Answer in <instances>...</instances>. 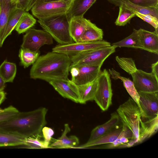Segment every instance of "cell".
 <instances>
[{
    "mask_svg": "<svg viewBox=\"0 0 158 158\" xmlns=\"http://www.w3.org/2000/svg\"><path fill=\"white\" fill-rule=\"evenodd\" d=\"M109 73L111 77L115 80H121L123 82V86L131 98L137 104L140 109L139 104V95L136 89L133 81L129 78L121 76L120 73L113 69H109Z\"/></svg>",
    "mask_w": 158,
    "mask_h": 158,
    "instance_id": "obj_23",
    "label": "cell"
},
{
    "mask_svg": "<svg viewBox=\"0 0 158 158\" xmlns=\"http://www.w3.org/2000/svg\"><path fill=\"white\" fill-rule=\"evenodd\" d=\"M16 66L15 63L4 60L0 65V75L5 82H12L15 76Z\"/></svg>",
    "mask_w": 158,
    "mask_h": 158,
    "instance_id": "obj_30",
    "label": "cell"
},
{
    "mask_svg": "<svg viewBox=\"0 0 158 158\" xmlns=\"http://www.w3.org/2000/svg\"><path fill=\"white\" fill-rule=\"evenodd\" d=\"M110 43L105 40L89 42H75L58 44L52 49V51L63 53L69 56L86 51L110 46Z\"/></svg>",
    "mask_w": 158,
    "mask_h": 158,
    "instance_id": "obj_10",
    "label": "cell"
},
{
    "mask_svg": "<svg viewBox=\"0 0 158 158\" xmlns=\"http://www.w3.org/2000/svg\"><path fill=\"white\" fill-rule=\"evenodd\" d=\"M64 0L66 1H71V2H73V1H74V0Z\"/></svg>",
    "mask_w": 158,
    "mask_h": 158,
    "instance_id": "obj_46",
    "label": "cell"
},
{
    "mask_svg": "<svg viewBox=\"0 0 158 158\" xmlns=\"http://www.w3.org/2000/svg\"><path fill=\"white\" fill-rule=\"evenodd\" d=\"M6 98V94L3 91L0 92V105L3 102Z\"/></svg>",
    "mask_w": 158,
    "mask_h": 158,
    "instance_id": "obj_43",
    "label": "cell"
},
{
    "mask_svg": "<svg viewBox=\"0 0 158 158\" xmlns=\"http://www.w3.org/2000/svg\"><path fill=\"white\" fill-rule=\"evenodd\" d=\"M143 50L158 54V32H151L140 28L138 30Z\"/></svg>",
    "mask_w": 158,
    "mask_h": 158,
    "instance_id": "obj_14",
    "label": "cell"
},
{
    "mask_svg": "<svg viewBox=\"0 0 158 158\" xmlns=\"http://www.w3.org/2000/svg\"><path fill=\"white\" fill-rule=\"evenodd\" d=\"M136 16L152 25L158 32V18L150 14H144L134 11Z\"/></svg>",
    "mask_w": 158,
    "mask_h": 158,
    "instance_id": "obj_35",
    "label": "cell"
},
{
    "mask_svg": "<svg viewBox=\"0 0 158 158\" xmlns=\"http://www.w3.org/2000/svg\"><path fill=\"white\" fill-rule=\"evenodd\" d=\"M72 63L67 55L59 52H48L40 56L33 64L30 73L31 78L48 82L55 80L67 81Z\"/></svg>",
    "mask_w": 158,
    "mask_h": 158,
    "instance_id": "obj_1",
    "label": "cell"
},
{
    "mask_svg": "<svg viewBox=\"0 0 158 158\" xmlns=\"http://www.w3.org/2000/svg\"><path fill=\"white\" fill-rule=\"evenodd\" d=\"M40 137H30L24 139V146L29 148L41 149L48 148L44 144L43 141L40 139Z\"/></svg>",
    "mask_w": 158,
    "mask_h": 158,
    "instance_id": "obj_34",
    "label": "cell"
},
{
    "mask_svg": "<svg viewBox=\"0 0 158 158\" xmlns=\"http://www.w3.org/2000/svg\"><path fill=\"white\" fill-rule=\"evenodd\" d=\"M79 73L71 80L77 85H80L91 82L98 77L102 66L81 65L77 66Z\"/></svg>",
    "mask_w": 158,
    "mask_h": 158,
    "instance_id": "obj_13",
    "label": "cell"
},
{
    "mask_svg": "<svg viewBox=\"0 0 158 158\" xmlns=\"http://www.w3.org/2000/svg\"><path fill=\"white\" fill-rule=\"evenodd\" d=\"M117 63L121 69L131 75L138 92H158V79L152 73L137 69L131 58L121 57Z\"/></svg>",
    "mask_w": 158,
    "mask_h": 158,
    "instance_id": "obj_3",
    "label": "cell"
},
{
    "mask_svg": "<svg viewBox=\"0 0 158 158\" xmlns=\"http://www.w3.org/2000/svg\"><path fill=\"white\" fill-rule=\"evenodd\" d=\"M2 110H3V109H2L1 108H0V112L2 111Z\"/></svg>",
    "mask_w": 158,
    "mask_h": 158,
    "instance_id": "obj_47",
    "label": "cell"
},
{
    "mask_svg": "<svg viewBox=\"0 0 158 158\" xmlns=\"http://www.w3.org/2000/svg\"><path fill=\"white\" fill-rule=\"evenodd\" d=\"M88 20L84 16H74L69 20L70 35L74 42L79 41L86 29Z\"/></svg>",
    "mask_w": 158,
    "mask_h": 158,
    "instance_id": "obj_16",
    "label": "cell"
},
{
    "mask_svg": "<svg viewBox=\"0 0 158 158\" xmlns=\"http://www.w3.org/2000/svg\"><path fill=\"white\" fill-rule=\"evenodd\" d=\"M116 6H122L134 11L144 14H150L158 18V7H142L135 5L127 0H106Z\"/></svg>",
    "mask_w": 158,
    "mask_h": 158,
    "instance_id": "obj_20",
    "label": "cell"
},
{
    "mask_svg": "<svg viewBox=\"0 0 158 158\" xmlns=\"http://www.w3.org/2000/svg\"><path fill=\"white\" fill-rule=\"evenodd\" d=\"M48 109L41 107L33 111L20 112L10 119L0 123V129L24 138L42 137L46 125Z\"/></svg>",
    "mask_w": 158,
    "mask_h": 158,
    "instance_id": "obj_2",
    "label": "cell"
},
{
    "mask_svg": "<svg viewBox=\"0 0 158 158\" xmlns=\"http://www.w3.org/2000/svg\"><path fill=\"white\" fill-rule=\"evenodd\" d=\"M11 2L13 3L16 4L17 3V0H10Z\"/></svg>",
    "mask_w": 158,
    "mask_h": 158,
    "instance_id": "obj_44",
    "label": "cell"
},
{
    "mask_svg": "<svg viewBox=\"0 0 158 158\" xmlns=\"http://www.w3.org/2000/svg\"><path fill=\"white\" fill-rule=\"evenodd\" d=\"M29 0H17L16 6L22 8L25 10L28 4Z\"/></svg>",
    "mask_w": 158,
    "mask_h": 158,
    "instance_id": "obj_39",
    "label": "cell"
},
{
    "mask_svg": "<svg viewBox=\"0 0 158 158\" xmlns=\"http://www.w3.org/2000/svg\"><path fill=\"white\" fill-rule=\"evenodd\" d=\"M102 30L88 19L87 26L79 42H89L103 40Z\"/></svg>",
    "mask_w": 158,
    "mask_h": 158,
    "instance_id": "obj_24",
    "label": "cell"
},
{
    "mask_svg": "<svg viewBox=\"0 0 158 158\" xmlns=\"http://www.w3.org/2000/svg\"><path fill=\"white\" fill-rule=\"evenodd\" d=\"M36 22V19L27 12L25 11L21 16L15 30L19 34L26 32L32 27Z\"/></svg>",
    "mask_w": 158,
    "mask_h": 158,
    "instance_id": "obj_29",
    "label": "cell"
},
{
    "mask_svg": "<svg viewBox=\"0 0 158 158\" xmlns=\"http://www.w3.org/2000/svg\"><path fill=\"white\" fill-rule=\"evenodd\" d=\"M16 6L10 0H4L0 9V48L3 44L2 40L10 14Z\"/></svg>",
    "mask_w": 158,
    "mask_h": 158,
    "instance_id": "obj_19",
    "label": "cell"
},
{
    "mask_svg": "<svg viewBox=\"0 0 158 158\" xmlns=\"http://www.w3.org/2000/svg\"><path fill=\"white\" fill-rule=\"evenodd\" d=\"M123 129V124L118 125L110 131L98 139L90 142H86L75 148H85L90 147L113 143L120 136Z\"/></svg>",
    "mask_w": 158,
    "mask_h": 158,
    "instance_id": "obj_17",
    "label": "cell"
},
{
    "mask_svg": "<svg viewBox=\"0 0 158 158\" xmlns=\"http://www.w3.org/2000/svg\"><path fill=\"white\" fill-rule=\"evenodd\" d=\"M25 11L23 9L18 8L16 6L12 10L10 15L3 36V42L6 38L11 34L21 16Z\"/></svg>",
    "mask_w": 158,
    "mask_h": 158,
    "instance_id": "obj_28",
    "label": "cell"
},
{
    "mask_svg": "<svg viewBox=\"0 0 158 158\" xmlns=\"http://www.w3.org/2000/svg\"><path fill=\"white\" fill-rule=\"evenodd\" d=\"M135 16L134 11L120 6L118 16L115 22V24L118 26H124Z\"/></svg>",
    "mask_w": 158,
    "mask_h": 158,
    "instance_id": "obj_33",
    "label": "cell"
},
{
    "mask_svg": "<svg viewBox=\"0 0 158 158\" xmlns=\"http://www.w3.org/2000/svg\"><path fill=\"white\" fill-rule=\"evenodd\" d=\"M73 2L59 0L35 4L31 10L38 20L47 19L66 15Z\"/></svg>",
    "mask_w": 158,
    "mask_h": 158,
    "instance_id": "obj_6",
    "label": "cell"
},
{
    "mask_svg": "<svg viewBox=\"0 0 158 158\" xmlns=\"http://www.w3.org/2000/svg\"><path fill=\"white\" fill-rule=\"evenodd\" d=\"M111 45L115 48L125 47L143 50L138 30L135 29L129 35L120 41L112 43Z\"/></svg>",
    "mask_w": 158,
    "mask_h": 158,
    "instance_id": "obj_26",
    "label": "cell"
},
{
    "mask_svg": "<svg viewBox=\"0 0 158 158\" xmlns=\"http://www.w3.org/2000/svg\"><path fill=\"white\" fill-rule=\"evenodd\" d=\"M5 82L0 75V92L3 91L5 87Z\"/></svg>",
    "mask_w": 158,
    "mask_h": 158,
    "instance_id": "obj_42",
    "label": "cell"
},
{
    "mask_svg": "<svg viewBox=\"0 0 158 158\" xmlns=\"http://www.w3.org/2000/svg\"><path fill=\"white\" fill-rule=\"evenodd\" d=\"M19 112L16 108L11 106L3 109L0 112V123L10 119Z\"/></svg>",
    "mask_w": 158,
    "mask_h": 158,
    "instance_id": "obj_36",
    "label": "cell"
},
{
    "mask_svg": "<svg viewBox=\"0 0 158 158\" xmlns=\"http://www.w3.org/2000/svg\"><path fill=\"white\" fill-rule=\"evenodd\" d=\"M69 124L64 125V130L61 136L54 142L50 146L51 148H75L79 143L78 138L75 135H71L69 137L67 134L70 131Z\"/></svg>",
    "mask_w": 158,
    "mask_h": 158,
    "instance_id": "obj_18",
    "label": "cell"
},
{
    "mask_svg": "<svg viewBox=\"0 0 158 158\" xmlns=\"http://www.w3.org/2000/svg\"><path fill=\"white\" fill-rule=\"evenodd\" d=\"M62 97L79 103L77 85L71 80H55L48 82Z\"/></svg>",
    "mask_w": 158,
    "mask_h": 158,
    "instance_id": "obj_12",
    "label": "cell"
},
{
    "mask_svg": "<svg viewBox=\"0 0 158 158\" xmlns=\"http://www.w3.org/2000/svg\"><path fill=\"white\" fill-rule=\"evenodd\" d=\"M122 124L132 132V145L139 143L141 113L136 103L131 98L120 105L116 111Z\"/></svg>",
    "mask_w": 158,
    "mask_h": 158,
    "instance_id": "obj_4",
    "label": "cell"
},
{
    "mask_svg": "<svg viewBox=\"0 0 158 158\" xmlns=\"http://www.w3.org/2000/svg\"><path fill=\"white\" fill-rule=\"evenodd\" d=\"M40 54L39 51H32L21 48L19 50V56L21 64L24 68H26L33 64L40 56Z\"/></svg>",
    "mask_w": 158,
    "mask_h": 158,
    "instance_id": "obj_32",
    "label": "cell"
},
{
    "mask_svg": "<svg viewBox=\"0 0 158 158\" xmlns=\"http://www.w3.org/2000/svg\"><path fill=\"white\" fill-rule=\"evenodd\" d=\"M3 1H4V0H0V7H1V5H2Z\"/></svg>",
    "mask_w": 158,
    "mask_h": 158,
    "instance_id": "obj_45",
    "label": "cell"
},
{
    "mask_svg": "<svg viewBox=\"0 0 158 158\" xmlns=\"http://www.w3.org/2000/svg\"><path fill=\"white\" fill-rule=\"evenodd\" d=\"M58 0H32L25 11L28 12L29 10H31L32 6L35 4L44 2H48Z\"/></svg>",
    "mask_w": 158,
    "mask_h": 158,
    "instance_id": "obj_40",
    "label": "cell"
},
{
    "mask_svg": "<svg viewBox=\"0 0 158 158\" xmlns=\"http://www.w3.org/2000/svg\"><path fill=\"white\" fill-rule=\"evenodd\" d=\"M38 22L59 44L74 42L70 35L69 20L66 15L46 20H38Z\"/></svg>",
    "mask_w": 158,
    "mask_h": 158,
    "instance_id": "obj_5",
    "label": "cell"
},
{
    "mask_svg": "<svg viewBox=\"0 0 158 158\" xmlns=\"http://www.w3.org/2000/svg\"><path fill=\"white\" fill-rule=\"evenodd\" d=\"M158 128V117L153 119L140 121L139 143L155 133Z\"/></svg>",
    "mask_w": 158,
    "mask_h": 158,
    "instance_id": "obj_25",
    "label": "cell"
},
{
    "mask_svg": "<svg viewBox=\"0 0 158 158\" xmlns=\"http://www.w3.org/2000/svg\"><path fill=\"white\" fill-rule=\"evenodd\" d=\"M97 0H75L66 15L69 20L72 17L84 16Z\"/></svg>",
    "mask_w": 158,
    "mask_h": 158,
    "instance_id": "obj_22",
    "label": "cell"
},
{
    "mask_svg": "<svg viewBox=\"0 0 158 158\" xmlns=\"http://www.w3.org/2000/svg\"><path fill=\"white\" fill-rule=\"evenodd\" d=\"M53 42V38L46 31L31 28L24 35L21 47L23 49L37 52L44 45H50Z\"/></svg>",
    "mask_w": 158,
    "mask_h": 158,
    "instance_id": "obj_9",
    "label": "cell"
},
{
    "mask_svg": "<svg viewBox=\"0 0 158 158\" xmlns=\"http://www.w3.org/2000/svg\"><path fill=\"white\" fill-rule=\"evenodd\" d=\"M97 86V78L91 82L77 85L79 103L85 104L88 101L94 100Z\"/></svg>",
    "mask_w": 158,
    "mask_h": 158,
    "instance_id": "obj_21",
    "label": "cell"
},
{
    "mask_svg": "<svg viewBox=\"0 0 158 158\" xmlns=\"http://www.w3.org/2000/svg\"><path fill=\"white\" fill-rule=\"evenodd\" d=\"M143 121L158 117V92H138Z\"/></svg>",
    "mask_w": 158,
    "mask_h": 158,
    "instance_id": "obj_11",
    "label": "cell"
},
{
    "mask_svg": "<svg viewBox=\"0 0 158 158\" xmlns=\"http://www.w3.org/2000/svg\"><path fill=\"white\" fill-rule=\"evenodd\" d=\"M42 134L44 139L43 141L44 145L48 148H51L49 146L52 136L54 134V131L50 127H44L42 129Z\"/></svg>",
    "mask_w": 158,
    "mask_h": 158,
    "instance_id": "obj_37",
    "label": "cell"
},
{
    "mask_svg": "<svg viewBox=\"0 0 158 158\" xmlns=\"http://www.w3.org/2000/svg\"><path fill=\"white\" fill-rule=\"evenodd\" d=\"M110 74L106 69L100 72L97 78V86L94 100L103 111L112 104L113 95Z\"/></svg>",
    "mask_w": 158,
    "mask_h": 158,
    "instance_id": "obj_8",
    "label": "cell"
},
{
    "mask_svg": "<svg viewBox=\"0 0 158 158\" xmlns=\"http://www.w3.org/2000/svg\"><path fill=\"white\" fill-rule=\"evenodd\" d=\"M120 121L117 112L112 113L109 120L92 130L87 142H92L112 130L118 125Z\"/></svg>",
    "mask_w": 158,
    "mask_h": 158,
    "instance_id": "obj_15",
    "label": "cell"
},
{
    "mask_svg": "<svg viewBox=\"0 0 158 158\" xmlns=\"http://www.w3.org/2000/svg\"><path fill=\"white\" fill-rule=\"evenodd\" d=\"M152 73L158 79V61L152 64L151 66Z\"/></svg>",
    "mask_w": 158,
    "mask_h": 158,
    "instance_id": "obj_41",
    "label": "cell"
},
{
    "mask_svg": "<svg viewBox=\"0 0 158 158\" xmlns=\"http://www.w3.org/2000/svg\"><path fill=\"white\" fill-rule=\"evenodd\" d=\"M115 49L111 45L70 56L72 63L70 68L81 65L102 66L105 60L115 52Z\"/></svg>",
    "mask_w": 158,
    "mask_h": 158,
    "instance_id": "obj_7",
    "label": "cell"
},
{
    "mask_svg": "<svg viewBox=\"0 0 158 158\" xmlns=\"http://www.w3.org/2000/svg\"><path fill=\"white\" fill-rule=\"evenodd\" d=\"M25 138L0 129V147L23 145Z\"/></svg>",
    "mask_w": 158,
    "mask_h": 158,
    "instance_id": "obj_27",
    "label": "cell"
},
{
    "mask_svg": "<svg viewBox=\"0 0 158 158\" xmlns=\"http://www.w3.org/2000/svg\"><path fill=\"white\" fill-rule=\"evenodd\" d=\"M137 6L144 7H158V0H127Z\"/></svg>",
    "mask_w": 158,
    "mask_h": 158,
    "instance_id": "obj_38",
    "label": "cell"
},
{
    "mask_svg": "<svg viewBox=\"0 0 158 158\" xmlns=\"http://www.w3.org/2000/svg\"></svg>",
    "mask_w": 158,
    "mask_h": 158,
    "instance_id": "obj_48",
    "label": "cell"
},
{
    "mask_svg": "<svg viewBox=\"0 0 158 158\" xmlns=\"http://www.w3.org/2000/svg\"><path fill=\"white\" fill-rule=\"evenodd\" d=\"M132 131L127 127L123 124V129L120 136L114 142L107 145L108 148H115L118 147H129V143L132 140Z\"/></svg>",
    "mask_w": 158,
    "mask_h": 158,
    "instance_id": "obj_31",
    "label": "cell"
}]
</instances>
